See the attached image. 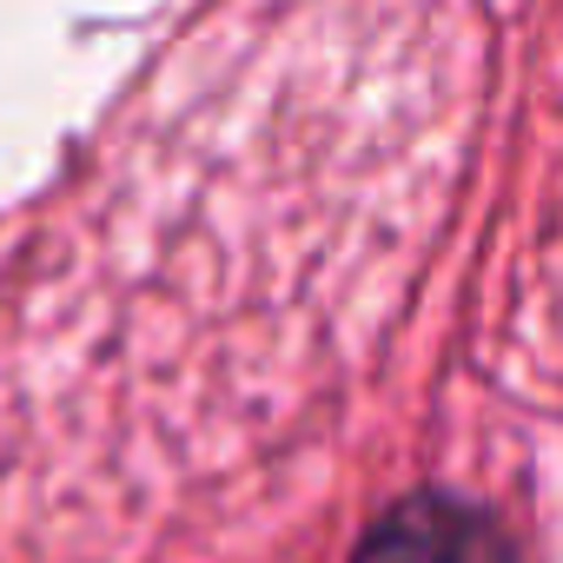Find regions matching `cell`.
Here are the masks:
<instances>
[{"mask_svg": "<svg viewBox=\"0 0 563 563\" xmlns=\"http://www.w3.org/2000/svg\"><path fill=\"white\" fill-rule=\"evenodd\" d=\"M365 563H510V556L497 530L464 510H411L365 550Z\"/></svg>", "mask_w": 563, "mask_h": 563, "instance_id": "1", "label": "cell"}]
</instances>
